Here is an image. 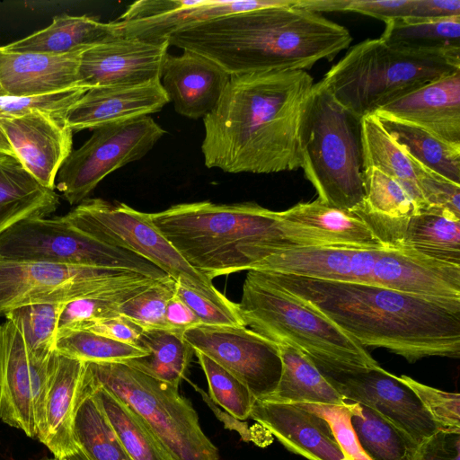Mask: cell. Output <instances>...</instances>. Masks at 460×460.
I'll return each mask as SVG.
<instances>
[{
	"label": "cell",
	"instance_id": "6da1fadb",
	"mask_svg": "<svg viewBox=\"0 0 460 460\" xmlns=\"http://www.w3.org/2000/svg\"><path fill=\"white\" fill-rule=\"evenodd\" d=\"M305 70L231 75L203 118L201 152L208 168L270 173L302 166V132L314 88Z\"/></svg>",
	"mask_w": 460,
	"mask_h": 460
},
{
	"label": "cell",
	"instance_id": "7a4b0ae2",
	"mask_svg": "<svg viewBox=\"0 0 460 460\" xmlns=\"http://www.w3.org/2000/svg\"><path fill=\"white\" fill-rule=\"evenodd\" d=\"M252 271L320 312L364 348H384L411 363L460 356V312L439 303L371 284Z\"/></svg>",
	"mask_w": 460,
	"mask_h": 460
},
{
	"label": "cell",
	"instance_id": "3957f363",
	"mask_svg": "<svg viewBox=\"0 0 460 460\" xmlns=\"http://www.w3.org/2000/svg\"><path fill=\"white\" fill-rule=\"evenodd\" d=\"M297 3L188 27L172 34L169 44L205 56L231 75L305 70L320 60H332L348 48L352 37L344 26Z\"/></svg>",
	"mask_w": 460,
	"mask_h": 460
},
{
	"label": "cell",
	"instance_id": "277c9868",
	"mask_svg": "<svg viewBox=\"0 0 460 460\" xmlns=\"http://www.w3.org/2000/svg\"><path fill=\"white\" fill-rule=\"evenodd\" d=\"M149 214L184 260L211 280L243 271L244 250L296 247L278 211L253 202L180 203Z\"/></svg>",
	"mask_w": 460,
	"mask_h": 460
},
{
	"label": "cell",
	"instance_id": "5b68a950",
	"mask_svg": "<svg viewBox=\"0 0 460 460\" xmlns=\"http://www.w3.org/2000/svg\"><path fill=\"white\" fill-rule=\"evenodd\" d=\"M460 71V49L395 48L380 38L363 40L320 84L359 119L428 83Z\"/></svg>",
	"mask_w": 460,
	"mask_h": 460
},
{
	"label": "cell",
	"instance_id": "8992f818",
	"mask_svg": "<svg viewBox=\"0 0 460 460\" xmlns=\"http://www.w3.org/2000/svg\"><path fill=\"white\" fill-rule=\"evenodd\" d=\"M244 325L304 352L318 369L379 366L366 348L317 310L249 270L236 304Z\"/></svg>",
	"mask_w": 460,
	"mask_h": 460
},
{
	"label": "cell",
	"instance_id": "52a82bcc",
	"mask_svg": "<svg viewBox=\"0 0 460 460\" xmlns=\"http://www.w3.org/2000/svg\"><path fill=\"white\" fill-rule=\"evenodd\" d=\"M321 202L356 212L364 203L361 119L318 82L302 132V166Z\"/></svg>",
	"mask_w": 460,
	"mask_h": 460
},
{
	"label": "cell",
	"instance_id": "ba28073f",
	"mask_svg": "<svg viewBox=\"0 0 460 460\" xmlns=\"http://www.w3.org/2000/svg\"><path fill=\"white\" fill-rule=\"evenodd\" d=\"M85 369L93 383L137 415L172 460H219L217 448L178 387L124 362H85Z\"/></svg>",
	"mask_w": 460,
	"mask_h": 460
},
{
	"label": "cell",
	"instance_id": "9c48e42d",
	"mask_svg": "<svg viewBox=\"0 0 460 460\" xmlns=\"http://www.w3.org/2000/svg\"><path fill=\"white\" fill-rule=\"evenodd\" d=\"M70 226L111 246L134 252L155 265L178 284L218 305L236 308L213 284L193 269L159 231L150 214L122 202L86 199L62 217Z\"/></svg>",
	"mask_w": 460,
	"mask_h": 460
},
{
	"label": "cell",
	"instance_id": "30bf717a",
	"mask_svg": "<svg viewBox=\"0 0 460 460\" xmlns=\"http://www.w3.org/2000/svg\"><path fill=\"white\" fill-rule=\"evenodd\" d=\"M155 280L129 270L0 258V316L27 305L66 304Z\"/></svg>",
	"mask_w": 460,
	"mask_h": 460
},
{
	"label": "cell",
	"instance_id": "8fae6325",
	"mask_svg": "<svg viewBox=\"0 0 460 460\" xmlns=\"http://www.w3.org/2000/svg\"><path fill=\"white\" fill-rule=\"evenodd\" d=\"M0 258L129 270L160 279L168 275L143 257L101 243L62 217L22 220L0 234Z\"/></svg>",
	"mask_w": 460,
	"mask_h": 460
},
{
	"label": "cell",
	"instance_id": "7c38bea8",
	"mask_svg": "<svg viewBox=\"0 0 460 460\" xmlns=\"http://www.w3.org/2000/svg\"><path fill=\"white\" fill-rule=\"evenodd\" d=\"M164 134L150 116L97 128L72 150L58 172L55 187L70 205H78L107 175L142 159Z\"/></svg>",
	"mask_w": 460,
	"mask_h": 460
},
{
	"label": "cell",
	"instance_id": "4fadbf2b",
	"mask_svg": "<svg viewBox=\"0 0 460 460\" xmlns=\"http://www.w3.org/2000/svg\"><path fill=\"white\" fill-rule=\"evenodd\" d=\"M183 339L243 382L256 400L276 390L282 372L277 344L246 326L201 324L188 329Z\"/></svg>",
	"mask_w": 460,
	"mask_h": 460
},
{
	"label": "cell",
	"instance_id": "5bb4252c",
	"mask_svg": "<svg viewBox=\"0 0 460 460\" xmlns=\"http://www.w3.org/2000/svg\"><path fill=\"white\" fill-rule=\"evenodd\" d=\"M319 371L347 402L374 410L418 444L438 429L413 392L380 365Z\"/></svg>",
	"mask_w": 460,
	"mask_h": 460
},
{
	"label": "cell",
	"instance_id": "9a60e30c",
	"mask_svg": "<svg viewBox=\"0 0 460 460\" xmlns=\"http://www.w3.org/2000/svg\"><path fill=\"white\" fill-rule=\"evenodd\" d=\"M51 358V357H50ZM49 360L33 359L15 324H0V419L35 438L47 389Z\"/></svg>",
	"mask_w": 460,
	"mask_h": 460
},
{
	"label": "cell",
	"instance_id": "2e32d148",
	"mask_svg": "<svg viewBox=\"0 0 460 460\" xmlns=\"http://www.w3.org/2000/svg\"><path fill=\"white\" fill-rule=\"evenodd\" d=\"M169 40L114 36L85 49L78 66V85H133L160 80Z\"/></svg>",
	"mask_w": 460,
	"mask_h": 460
},
{
	"label": "cell",
	"instance_id": "e0dca14e",
	"mask_svg": "<svg viewBox=\"0 0 460 460\" xmlns=\"http://www.w3.org/2000/svg\"><path fill=\"white\" fill-rule=\"evenodd\" d=\"M0 135L29 172L54 190L58 172L72 152L73 131L64 116L36 111L0 118Z\"/></svg>",
	"mask_w": 460,
	"mask_h": 460
},
{
	"label": "cell",
	"instance_id": "ac0fdd59",
	"mask_svg": "<svg viewBox=\"0 0 460 460\" xmlns=\"http://www.w3.org/2000/svg\"><path fill=\"white\" fill-rule=\"evenodd\" d=\"M370 284L421 296L460 311V265L438 261L411 251L382 248Z\"/></svg>",
	"mask_w": 460,
	"mask_h": 460
},
{
	"label": "cell",
	"instance_id": "d6986e66",
	"mask_svg": "<svg viewBox=\"0 0 460 460\" xmlns=\"http://www.w3.org/2000/svg\"><path fill=\"white\" fill-rule=\"evenodd\" d=\"M361 218L388 248L411 251L438 261L460 265V217L447 209L429 207L399 219Z\"/></svg>",
	"mask_w": 460,
	"mask_h": 460
},
{
	"label": "cell",
	"instance_id": "ffe728a7",
	"mask_svg": "<svg viewBox=\"0 0 460 460\" xmlns=\"http://www.w3.org/2000/svg\"><path fill=\"white\" fill-rule=\"evenodd\" d=\"M288 451L308 460H350L329 423L296 403L255 400L250 417Z\"/></svg>",
	"mask_w": 460,
	"mask_h": 460
},
{
	"label": "cell",
	"instance_id": "44dd1931",
	"mask_svg": "<svg viewBox=\"0 0 460 460\" xmlns=\"http://www.w3.org/2000/svg\"><path fill=\"white\" fill-rule=\"evenodd\" d=\"M169 102L161 81L88 89L70 107L65 123L74 132L138 119L160 111Z\"/></svg>",
	"mask_w": 460,
	"mask_h": 460
},
{
	"label": "cell",
	"instance_id": "7402d4cb",
	"mask_svg": "<svg viewBox=\"0 0 460 460\" xmlns=\"http://www.w3.org/2000/svg\"><path fill=\"white\" fill-rule=\"evenodd\" d=\"M84 367L85 362L57 351L49 360L36 438L59 460L77 447L74 420Z\"/></svg>",
	"mask_w": 460,
	"mask_h": 460
},
{
	"label": "cell",
	"instance_id": "603a6c76",
	"mask_svg": "<svg viewBox=\"0 0 460 460\" xmlns=\"http://www.w3.org/2000/svg\"><path fill=\"white\" fill-rule=\"evenodd\" d=\"M231 75L191 50L167 55L161 84L175 111L188 119L205 118L217 104Z\"/></svg>",
	"mask_w": 460,
	"mask_h": 460
},
{
	"label": "cell",
	"instance_id": "cb8c5ba5",
	"mask_svg": "<svg viewBox=\"0 0 460 460\" xmlns=\"http://www.w3.org/2000/svg\"><path fill=\"white\" fill-rule=\"evenodd\" d=\"M375 114L410 123L460 145V71L390 102Z\"/></svg>",
	"mask_w": 460,
	"mask_h": 460
},
{
	"label": "cell",
	"instance_id": "d4e9b609",
	"mask_svg": "<svg viewBox=\"0 0 460 460\" xmlns=\"http://www.w3.org/2000/svg\"><path fill=\"white\" fill-rule=\"evenodd\" d=\"M83 52L51 55L0 47V84L6 96L13 97L40 96L79 86Z\"/></svg>",
	"mask_w": 460,
	"mask_h": 460
},
{
	"label": "cell",
	"instance_id": "484cf974",
	"mask_svg": "<svg viewBox=\"0 0 460 460\" xmlns=\"http://www.w3.org/2000/svg\"><path fill=\"white\" fill-rule=\"evenodd\" d=\"M278 215L284 222L303 230L316 246L388 248L359 216L319 199L297 203L278 211Z\"/></svg>",
	"mask_w": 460,
	"mask_h": 460
},
{
	"label": "cell",
	"instance_id": "4316f807",
	"mask_svg": "<svg viewBox=\"0 0 460 460\" xmlns=\"http://www.w3.org/2000/svg\"><path fill=\"white\" fill-rule=\"evenodd\" d=\"M296 4V0H198L195 4L155 18L112 22L117 36L162 40L182 29L231 13Z\"/></svg>",
	"mask_w": 460,
	"mask_h": 460
},
{
	"label": "cell",
	"instance_id": "83f0119b",
	"mask_svg": "<svg viewBox=\"0 0 460 460\" xmlns=\"http://www.w3.org/2000/svg\"><path fill=\"white\" fill-rule=\"evenodd\" d=\"M59 206V196L34 178L20 160L0 154V234L30 218L46 217Z\"/></svg>",
	"mask_w": 460,
	"mask_h": 460
},
{
	"label": "cell",
	"instance_id": "f1b7e54d",
	"mask_svg": "<svg viewBox=\"0 0 460 460\" xmlns=\"http://www.w3.org/2000/svg\"><path fill=\"white\" fill-rule=\"evenodd\" d=\"M117 36L112 22H102L87 15L60 14L34 33L5 45L8 50L66 55L85 49Z\"/></svg>",
	"mask_w": 460,
	"mask_h": 460
},
{
	"label": "cell",
	"instance_id": "f546056e",
	"mask_svg": "<svg viewBox=\"0 0 460 460\" xmlns=\"http://www.w3.org/2000/svg\"><path fill=\"white\" fill-rule=\"evenodd\" d=\"M363 169L374 167L400 182L415 201L420 212L429 207L422 198L418 166L383 127L376 115L361 119Z\"/></svg>",
	"mask_w": 460,
	"mask_h": 460
},
{
	"label": "cell",
	"instance_id": "4dcf8cb0",
	"mask_svg": "<svg viewBox=\"0 0 460 460\" xmlns=\"http://www.w3.org/2000/svg\"><path fill=\"white\" fill-rule=\"evenodd\" d=\"M276 344L282 362V372L275 392L265 400L333 405L349 402L328 383L304 352L284 341Z\"/></svg>",
	"mask_w": 460,
	"mask_h": 460
},
{
	"label": "cell",
	"instance_id": "1f68e13d",
	"mask_svg": "<svg viewBox=\"0 0 460 460\" xmlns=\"http://www.w3.org/2000/svg\"><path fill=\"white\" fill-rule=\"evenodd\" d=\"M83 380L131 460H172L130 408L105 388L93 382L85 367Z\"/></svg>",
	"mask_w": 460,
	"mask_h": 460
},
{
	"label": "cell",
	"instance_id": "d6a6232c",
	"mask_svg": "<svg viewBox=\"0 0 460 460\" xmlns=\"http://www.w3.org/2000/svg\"><path fill=\"white\" fill-rule=\"evenodd\" d=\"M137 347L148 353L123 361L156 378L179 387L194 354L182 333L172 330H143Z\"/></svg>",
	"mask_w": 460,
	"mask_h": 460
},
{
	"label": "cell",
	"instance_id": "836d02e7",
	"mask_svg": "<svg viewBox=\"0 0 460 460\" xmlns=\"http://www.w3.org/2000/svg\"><path fill=\"white\" fill-rule=\"evenodd\" d=\"M376 117L412 159L460 185V145L445 141L410 123L383 116Z\"/></svg>",
	"mask_w": 460,
	"mask_h": 460
},
{
	"label": "cell",
	"instance_id": "e575fe53",
	"mask_svg": "<svg viewBox=\"0 0 460 460\" xmlns=\"http://www.w3.org/2000/svg\"><path fill=\"white\" fill-rule=\"evenodd\" d=\"M351 424L371 460H413L419 444L374 410L352 402Z\"/></svg>",
	"mask_w": 460,
	"mask_h": 460
},
{
	"label": "cell",
	"instance_id": "d590c367",
	"mask_svg": "<svg viewBox=\"0 0 460 460\" xmlns=\"http://www.w3.org/2000/svg\"><path fill=\"white\" fill-rule=\"evenodd\" d=\"M74 438L91 460H131L83 378L75 414Z\"/></svg>",
	"mask_w": 460,
	"mask_h": 460
},
{
	"label": "cell",
	"instance_id": "8d00e7d4",
	"mask_svg": "<svg viewBox=\"0 0 460 460\" xmlns=\"http://www.w3.org/2000/svg\"><path fill=\"white\" fill-rule=\"evenodd\" d=\"M380 39L386 44L417 50L460 49V16L385 22Z\"/></svg>",
	"mask_w": 460,
	"mask_h": 460
},
{
	"label": "cell",
	"instance_id": "74e56055",
	"mask_svg": "<svg viewBox=\"0 0 460 460\" xmlns=\"http://www.w3.org/2000/svg\"><path fill=\"white\" fill-rule=\"evenodd\" d=\"M65 304L27 305L5 314L22 333L31 357L46 361L56 351L58 321Z\"/></svg>",
	"mask_w": 460,
	"mask_h": 460
},
{
	"label": "cell",
	"instance_id": "f35d334b",
	"mask_svg": "<svg viewBox=\"0 0 460 460\" xmlns=\"http://www.w3.org/2000/svg\"><path fill=\"white\" fill-rule=\"evenodd\" d=\"M364 203L354 212L361 217L406 218L420 212L402 185L374 167L363 169Z\"/></svg>",
	"mask_w": 460,
	"mask_h": 460
},
{
	"label": "cell",
	"instance_id": "ab89813d",
	"mask_svg": "<svg viewBox=\"0 0 460 460\" xmlns=\"http://www.w3.org/2000/svg\"><path fill=\"white\" fill-rule=\"evenodd\" d=\"M56 351L84 362H123L148 352L88 330L58 332Z\"/></svg>",
	"mask_w": 460,
	"mask_h": 460
},
{
	"label": "cell",
	"instance_id": "60d3db41",
	"mask_svg": "<svg viewBox=\"0 0 460 460\" xmlns=\"http://www.w3.org/2000/svg\"><path fill=\"white\" fill-rule=\"evenodd\" d=\"M155 281L65 304L59 317L58 332L66 330H85L95 322L120 315L121 304Z\"/></svg>",
	"mask_w": 460,
	"mask_h": 460
},
{
	"label": "cell",
	"instance_id": "b9f144b4",
	"mask_svg": "<svg viewBox=\"0 0 460 460\" xmlns=\"http://www.w3.org/2000/svg\"><path fill=\"white\" fill-rule=\"evenodd\" d=\"M206 376L210 398L238 420L250 417L255 398L237 377L206 355L194 351Z\"/></svg>",
	"mask_w": 460,
	"mask_h": 460
},
{
	"label": "cell",
	"instance_id": "7bdbcfd3",
	"mask_svg": "<svg viewBox=\"0 0 460 460\" xmlns=\"http://www.w3.org/2000/svg\"><path fill=\"white\" fill-rule=\"evenodd\" d=\"M177 282L167 276L121 304L120 315L143 330H170L165 319L166 305L176 294Z\"/></svg>",
	"mask_w": 460,
	"mask_h": 460
},
{
	"label": "cell",
	"instance_id": "ee69618b",
	"mask_svg": "<svg viewBox=\"0 0 460 460\" xmlns=\"http://www.w3.org/2000/svg\"><path fill=\"white\" fill-rule=\"evenodd\" d=\"M87 88L75 86L60 92L31 97L0 96V118L23 115L40 111L64 116ZM0 154L15 156L13 150L0 135Z\"/></svg>",
	"mask_w": 460,
	"mask_h": 460
},
{
	"label": "cell",
	"instance_id": "f6af8a7d",
	"mask_svg": "<svg viewBox=\"0 0 460 460\" xmlns=\"http://www.w3.org/2000/svg\"><path fill=\"white\" fill-rule=\"evenodd\" d=\"M416 0H298L305 9L322 12H354L387 22L413 18Z\"/></svg>",
	"mask_w": 460,
	"mask_h": 460
},
{
	"label": "cell",
	"instance_id": "bcb514c9",
	"mask_svg": "<svg viewBox=\"0 0 460 460\" xmlns=\"http://www.w3.org/2000/svg\"><path fill=\"white\" fill-rule=\"evenodd\" d=\"M398 377L413 392L438 429L460 430L458 393H448L423 385L405 375Z\"/></svg>",
	"mask_w": 460,
	"mask_h": 460
},
{
	"label": "cell",
	"instance_id": "7dc6e473",
	"mask_svg": "<svg viewBox=\"0 0 460 460\" xmlns=\"http://www.w3.org/2000/svg\"><path fill=\"white\" fill-rule=\"evenodd\" d=\"M296 404L318 414L329 423L336 441L350 460H371L361 448L351 424L352 402L345 405Z\"/></svg>",
	"mask_w": 460,
	"mask_h": 460
},
{
	"label": "cell",
	"instance_id": "c3c4849f",
	"mask_svg": "<svg viewBox=\"0 0 460 460\" xmlns=\"http://www.w3.org/2000/svg\"><path fill=\"white\" fill-rule=\"evenodd\" d=\"M416 163L420 190L428 207L444 208L460 217V185Z\"/></svg>",
	"mask_w": 460,
	"mask_h": 460
},
{
	"label": "cell",
	"instance_id": "681fc988",
	"mask_svg": "<svg viewBox=\"0 0 460 460\" xmlns=\"http://www.w3.org/2000/svg\"><path fill=\"white\" fill-rule=\"evenodd\" d=\"M176 295L199 318L202 324L210 326H245L237 307H224L205 298L195 291L177 283Z\"/></svg>",
	"mask_w": 460,
	"mask_h": 460
},
{
	"label": "cell",
	"instance_id": "f907efd6",
	"mask_svg": "<svg viewBox=\"0 0 460 460\" xmlns=\"http://www.w3.org/2000/svg\"><path fill=\"white\" fill-rule=\"evenodd\" d=\"M413 460H460V430L438 429L418 445Z\"/></svg>",
	"mask_w": 460,
	"mask_h": 460
},
{
	"label": "cell",
	"instance_id": "816d5d0a",
	"mask_svg": "<svg viewBox=\"0 0 460 460\" xmlns=\"http://www.w3.org/2000/svg\"><path fill=\"white\" fill-rule=\"evenodd\" d=\"M198 0H140L131 4L118 22L146 20L195 4Z\"/></svg>",
	"mask_w": 460,
	"mask_h": 460
},
{
	"label": "cell",
	"instance_id": "f5cc1de1",
	"mask_svg": "<svg viewBox=\"0 0 460 460\" xmlns=\"http://www.w3.org/2000/svg\"><path fill=\"white\" fill-rule=\"evenodd\" d=\"M85 330L136 347H137L138 339L143 331L137 323L122 315L100 320Z\"/></svg>",
	"mask_w": 460,
	"mask_h": 460
},
{
	"label": "cell",
	"instance_id": "db71d44e",
	"mask_svg": "<svg viewBox=\"0 0 460 460\" xmlns=\"http://www.w3.org/2000/svg\"><path fill=\"white\" fill-rule=\"evenodd\" d=\"M165 319L170 330L181 333L202 324L195 313L176 294L166 305Z\"/></svg>",
	"mask_w": 460,
	"mask_h": 460
},
{
	"label": "cell",
	"instance_id": "11a10c76",
	"mask_svg": "<svg viewBox=\"0 0 460 460\" xmlns=\"http://www.w3.org/2000/svg\"><path fill=\"white\" fill-rule=\"evenodd\" d=\"M60 460H91L84 452L80 448L76 447L75 450L66 455Z\"/></svg>",
	"mask_w": 460,
	"mask_h": 460
},
{
	"label": "cell",
	"instance_id": "9f6ffc18",
	"mask_svg": "<svg viewBox=\"0 0 460 460\" xmlns=\"http://www.w3.org/2000/svg\"><path fill=\"white\" fill-rule=\"evenodd\" d=\"M0 96H6V94H5L4 91L1 84H0Z\"/></svg>",
	"mask_w": 460,
	"mask_h": 460
},
{
	"label": "cell",
	"instance_id": "6f0895ef",
	"mask_svg": "<svg viewBox=\"0 0 460 460\" xmlns=\"http://www.w3.org/2000/svg\"><path fill=\"white\" fill-rule=\"evenodd\" d=\"M40 460H59V459H57L55 457L50 458V457L45 456V457L41 458Z\"/></svg>",
	"mask_w": 460,
	"mask_h": 460
}]
</instances>
